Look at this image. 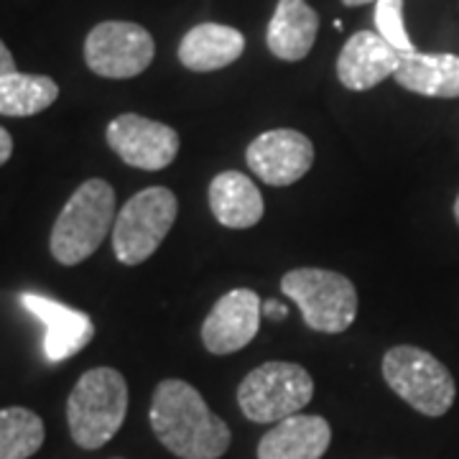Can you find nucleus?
Listing matches in <instances>:
<instances>
[{
    "label": "nucleus",
    "instance_id": "0eeeda50",
    "mask_svg": "<svg viewBox=\"0 0 459 459\" xmlns=\"http://www.w3.org/2000/svg\"><path fill=\"white\" fill-rule=\"evenodd\" d=\"M314 398L312 376L296 362H263L238 388V406L255 424H279Z\"/></svg>",
    "mask_w": 459,
    "mask_h": 459
},
{
    "label": "nucleus",
    "instance_id": "5701e85b",
    "mask_svg": "<svg viewBox=\"0 0 459 459\" xmlns=\"http://www.w3.org/2000/svg\"><path fill=\"white\" fill-rule=\"evenodd\" d=\"M11 72H16V59H13V54L8 51V47L0 41V77H3V74H11Z\"/></svg>",
    "mask_w": 459,
    "mask_h": 459
},
{
    "label": "nucleus",
    "instance_id": "2eb2a0df",
    "mask_svg": "<svg viewBox=\"0 0 459 459\" xmlns=\"http://www.w3.org/2000/svg\"><path fill=\"white\" fill-rule=\"evenodd\" d=\"M319 13L307 0H279L265 31L268 51L281 62H301L314 49Z\"/></svg>",
    "mask_w": 459,
    "mask_h": 459
},
{
    "label": "nucleus",
    "instance_id": "39448f33",
    "mask_svg": "<svg viewBox=\"0 0 459 459\" xmlns=\"http://www.w3.org/2000/svg\"><path fill=\"white\" fill-rule=\"evenodd\" d=\"M383 377L398 398L424 416H444L457 398L455 377L431 352L398 344L383 355Z\"/></svg>",
    "mask_w": 459,
    "mask_h": 459
},
{
    "label": "nucleus",
    "instance_id": "f3484780",
    "mask_svg": "<svg viewBox=\"0 0 459 459\" xmlns=\"http://www.w3.org/2000/svg\"><path fill=\"white\" fill-rule=\"evenodd\" d=\"M394 80L403 90L421 98H459V56L457 54H401V65Z\"/></svg>",
    "mask_w": 459,
    "mask_h": 459
},
{
    "label": "nucleus",
    "instance_id": "b1692460",
    "mask_svg": "<svg viewBox=\"0 0 459 459\" xmlns=\"http://www.w3.org/2000/svg\"><path fill=\"white\" fill-rule=\"evenodd\" d=\"M11 153H13V138H11V133L0 126V166L11 159Z\"/></svg>",
    "mask_w": 459,
    "mask_h": 459
},
{
    "label": "nucleus",
    "instance_id": "dca6fc26",
    "mask_svg": "<svg viewBox=\"0 0 459 459\" xmlns=\"http://www.w3.org/2000/svg\"><path fill=\"white\" fill-rule=\"evenodd\" d=\"M246 51V36L225 23H199L184 33L179 62L189 72H217L238 62Z\"/></svg>",
    "mask_w": 459,
    "mask_h": 459
},
{
    "label": "nucleus",
    "instance_id": "f257e3e1",
    "mask_svg": "<svg viewBox=\"0 0 459 459\" xmlns=\"http://www.w3.org/2000/svg\"><path fill=\"white\" fill-rule=\"evenodd\" d=\"M151 429L179 459H220L230 446L228 424L186 380H161L151 398Z\"/></svg>",
    "mask_w": 459,
    "mask_h": 459
},
{
    "label": "nucleus",
    "instance_id": "4468645a",
    "mask_svg": "<svg viewBox=\"0 0 459 459\" xmlns=\"http://www.w3.org/2000/svg\"><path fill=\"white\" fill-rule=\"evenodd\" d=\"M332 442V427L322 416L294 413L263 434L258 459H322Z\"/></svg>",
    "mask_w": 459,
    "mask_h": 459
},
{
    "label": "nucleus",
    "instance_id": "9d476101",
    "mask_svg": "<svg viewBox=\"0 0 459 459\" xmlns=\"http://www.w3.org/2000/svg\"><path fill=\"white\" fill-rule=\"evenodd\" d=\"M247 169L271 186H289L309 174L314 143L294 128L261 133L246 151Z\"/></svg>",
    "mask_w": 459,
    "mask_h": 459
},
{
    "label": "nucleus",
    "instance_id": "aec40b11",
    "mask_svg": "<svg viewBox=\"0 0 459 459\" xmlns=\"http://www.w3.org/2000/svg\"><path fill=\"white\" fill-rule=\"evenodd\" d=\"M47 437L39 413L23 406L0 409V459L33 457Z\"/></svg>",
    "mask_w": 459,
    "mask_h": 459
},
{
    "label": "nucleus",
    "instance_id": "423d86ee",
    "mask_svg": "<svg viewBox=\"0 0 459 459\" xmlns=\"http://www.w3.org/2000/svg\"><path fill=\"white\" fill-rule=\"evenodd\" d=\"M179 214L177 195L166 186H148L133 195L115 217L113 253L123 265L146 263L166 240Z\"/></svg>",
    "mask_w": 459,
    "mask_h": 459
},
{
    "label": "nucleus",
    "instance_id": "a878e982",
    "mask_svg": "<svg viewBox=\"0 0 459 459\" xmlns=\"http://www.w3.org/2000/svg\"><path fill=\"white\" fill-rule=\"evenodd\" d=\"M455 220H457V225H459V195L457 199H455Z\"/></svg>",
    "mask_w": 459,
    "mask_h": 459
},
{
    "label": "nucleus",
    "instance_id": "4be33fe9",
    "mask_svg": "<svg viewBox=\"0 0 459 459\" xmlns=\"http://www.w3.org/2000/svg\"><path fill=\"white\" fill-rule=\"evenodd\" d=\"M263 314H265V316H271L273 322H281V319H286L289 309H286L283 304H279V301L268 299V301H263Z\"/></svg>",
    "mask_w": 459,
    "mask_h": 459
},
{
    "label": "nucleus",
    "instance_id": "412c9836",
    "mask_svg": "<svg viewBox=\"0 0 459 459\" xmlns=\"http://www.w3.org/2000/svg\"><path fill=\"white\" fill-rule=\"evenodd\" d=\"M376 29L398 54L419 51L413 47L409 31H406V23H403V0H377Z\"/></svg>",
    "mask_w": 459,
    "mask_h": 459
},
{
    "label": "nucleus",
    "instance_id": "f8f14e48",
    "mask_svg": "<svg viewBox=\"0 0 459 459\" xmlns=\"http://www.w3.org/2000/svg\"><path fill=\"white\" fill-rule=\"evenodd\" d=\"M21 307L33 314L44 329V358L49 362H62L82 352L95 337V325L90 314L72 309L62 301H54L44 294H21Z\"/></svg>",
    "mask_w": 459,
    "mask_h": 459
},
{
    "label": "nucleus",
    "instance_id": "393cba45",
    "mask_svg": "<svg viewBox=\"0 0 459 459\" xmlns=\"http://www.w3.org/2000/svg\"><path fill=\"white\" fill-rule=\"evenodd\" d=\"M368 3H377V0H342L347 8H358V5H368Z\"/></svg>",
    "mask_w": 459,
    "mask_h": 459
},
{
    "label": "nucleus",
    "instance_id": "7ed1b4c3",
    "mask_svg": "<svg viewBox=\"0 0 459 459\" xmlns=\"http://www.w3.org/2000/svg\"><path fill=\"white\" fill-rule=\"evenodd\" d=\"M128 413V383L115 368L87 370L66 401L69 434L82 449H100L120 431Z\"/></svg>",
    "mask_w": 459,
    "mask_h": 459
},
{
    "label": "nucleus",
    "instance_id": "20e7f679",
    "mask_svg": "<svg viewBox=\"0 0 459 459\" xmlns=\"http://www.w3.org/2000/svg\"><path fill=\"white\" fill-rule=\"evenodd\" d=\"M281 291L289 296L314 332L340 334L358 316L355 283L327 268H294L281 279Z\"/></svg>",
    "mask_w": 459,
    "mask_h": 459
},
{
    "label": "nucleus",
    "instance_id": "6ab92c4d",
    "mask_svg": "<svg viewBox=\"0 0 459 459\" xmlns=\"http://www.w3.org/2000/svg\"><path fill=\"white\" fill-rule=\"evenodd\" d=\"M59 98V84L44 74L11 72L0 77V115L31 117L44 113Z\"/></svg>",
    "mask_w": 459,
    "mask_h": 459
},
{
    "label": "nucleus",
    "instance_id": "1a4fd4ad",
    "mask_svg": "<svg viewBox=\"0 0 459 459\" xmlns=\"http://www.w3.org/2000/svg\"><path fill=\"white\" fill-rule=\"evenodd\" d=\"M105 141L123 164L143 171L166 169L177 159L181 146L179 133L171 126L135 113H123L110 120Z\"/></svg>",
    "mask_w": 459,
    "mask_h": 459
},
{
    "label": "nucleus",
    "instance_id": "6e6552de",
    "mask_svg": "<svg viewBox=\"0 0 459 459\" xmlns=\"http://www.w3.org/2000/svg\"><path fill=\"white\" fill-rule=\"evenodd\" d=\"M156 56L153 36L131 21H102L84 39V62L105 80L143 74Z\"/></svg>",
    "mask_w": 459,
    "mask_h": 459
},
{
    "label": "nucleus",
    "instance_id": "ddd939ff",
    "mask_svg": "<svg viewBox=\"0 0 459 459\" xmlns=\"http://www.w3.org/2000/svg\"><path fill=\"white\" fill-rule=\"evenodd\" d=\"M401 65V54L377 31H358L344 41L337 56V80L352 90H373L388 77H394Z\"/></svg>",
    "mask_w": 459,
    "mask_h": 459
},
{
    "label": "nucleus",
    "instance_id": "f03ea898",
    "mask_svg": "<svg viewBox=\"0 0 459 459\" xmlns=\"http://www.w3.org/2000/svg\"><path fill=\"white\" fill-rule=\"evenodd\" d=\"M115 189L102 179L82 181L66 199L51 228L49 247L54 261L77 265L87 261L115 225Z\"/></svg>",
    "mask_w": 459,
    "mask_h": 459
},
{
    "label": "nucleus",
    "instance_id": "9b49d317",
    "mask_svg": "<svg viewBox=\"0 0 459 459\" xmlns=\"http://www.w3.org/2000/svg\"><path fill=\"white\" fill-rule=\"evenodd\" d=\"M263 301L253 289H232L217 299L202 325V342L212 355H232L255 340Z\"/></svg>",
    "mask_w": 459,
    "mask_h": 459
},
{
    "label": "nucleus",
    "instance_id": "a211bd4d",
    "mask_svg": "<svg viewBox=\"0 0 459 459\" xmlns=\"http://www.w3.org/2000/svg\"><path fill=\"white\" fill-rule=\"evenodd\" d=\"M210 210L230 230H247L263 220L261 189L240 171H222L210 181Z\"/></svg>",
    "mask_w": 459,
    "mask_h": 459
}]
</instances>
